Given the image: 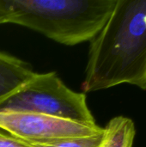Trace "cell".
<instances>
[{
    "instance_id": "6da1fadb",
    "label": "cell",
    "mask_w": 146,
    "mask_h": 147,
    "mask_svg": "<svg viewBox=\"0 0 146 147\" xmlns=\"http://www.w3.org/2000/svg\"><path fill=\"white\" fill-rule=\"evenodd\" d=\"M83 93L129 84L146 90V0H117L90 40Z\"/></svg>"
},
{
    "instance_id": "7a4b0ae2",
    "label": "cell",
    "mask_w": 146,
    "mask_h": 147,
    "mask_svg": "<svg viewBox=\"0 0 146 147\" xmlns=\"http://www.w3.org/2000/svg\"><path fill=\"white\" fill-rule=\"evenodd\" d=\"M8 23L37 31L66 46L90 41L102 30L117 0H3Z\"/></svg>"
},
{
    "instance_id": "3957f363",
    "label": "cell",
    "mask_w": 146,
    "mask_h": 147,
    "mask_svg": "<svg viewBox=\"0 0 146 147\" xmlns=\"http://www.w3.org/2000/svg\"><path fill=\"white\" fill-rule=\"evenodd\" d=\"M0 112L34 113L96 124L86 95L68 88L56 72L34 73L15 90L0 98Z\"/></svg>"
},
{
    "instance_id": "277c9868",
    "label": "cell",
    "mask_w": 146,
    "mask_h": 147,
    "mask_svg": "<svg viewBox=\"0 0 146 147\" xmlns=\"http://www.w3.org/2000/svg\"><path fill=\"white\" fill-rule=\"evenodd\" d=\"M0 129L31 145L92 136L103 131L96 123L86 124L40 114L19 112H0Z\"/></svg>"
},
{
    "instance_id": "5b68a950",
    "label": "cell",
    "mask_w": 146,
    "mask_h": 147,
    "mask_svg": "<svg viewBox=\"0 0 146 147\" xmlns=\"http://www.w3.org/2000/svg\"><path fill=\"white\" fill-rule=\"evenodd\" d=\"M34 73L28 63L0 52V98L15 90Z\"/></svg>"
},
{
    "instance_id": "8992f818",
    "label": "cell",
    "mask_w": 146,
    "mask_h": 147,
    "mask_svg": "<svg viewBox=\"0 0 146 147\" xmlns=\"http://www.w3.org/2000/svg\"><path fill=\"white\" fill-rule=\"evenodd\" d=\"M135 134V126L131 119L114 117L104 127L103 140L99 147H133Z\"/></svg>"
},
{
    "instance_id": "52a82bcc",
    "label": "cell",
    "mask_w": 146,
    "mask_h": 147,
    "mask_svg": "<svg viewBox=\"0 0 146 147\" xmlns=\"http://www.w3.org/2000/svg\"><path fill=\"white\" fill-rule=\"evenodd\" d=\"M103 135H104V128L102 133L92 136L77 137V138L68 139L65 140L51 143V144L32 145V146L33 147H99L103 140Z\"/></svg>"
},
{
    "instance_id": "ba28073f",
    "label": "cell",
    "mask_w": 146,
    "mask_h": 147,
    "mask_svg": "<svg viewBox=\"0 0 146 147\" xmlns=\"http://www.w3.org/2000/svg\"><path fill=\"white\" fill-rule=\"evenodd\" d=\"M0 147H33L32 145L19 140L12 136L0 134Z\"/></svg>"
},
{
    "instance_id": "9c48e42d",
    "label": "cell",
    "mask_w": 146,
    "mask_h": 147,
    "mask_svg": "<svg viewBox=\"0 0 146 147\" xmlns=\"http://www.w3.org/2000/svg\"><path fill=\"white\" fill-rule=\"evenodd\" d=\"M8 23V11L3 4V1L0 0V24Z\"/></svg>"
},
{
    "instance_id": "30bf717a",
    "label": "cell",
    "mask_w": 146,
    "mask_h": 147,
    "mask_svg": "<svg viewBox=\"0 0 146 147\" xmlns=\"http://www.w3.org/2000/svg\"><path fill=\"white\" fill-rule=\"evenodd\" d=\"M3 134V133H2V132H0V134Z\"/></svg>"
}]
</instances>
